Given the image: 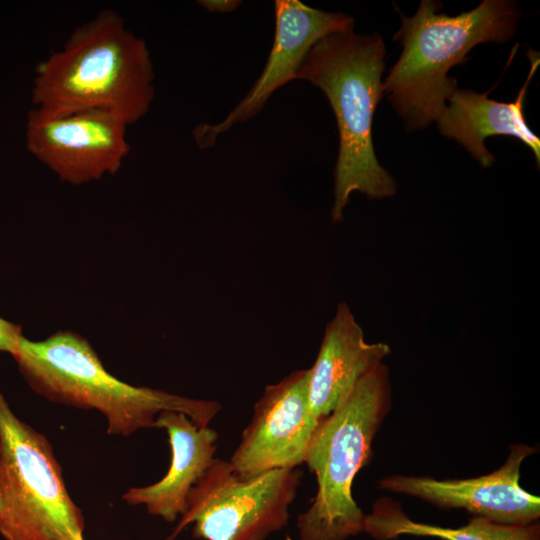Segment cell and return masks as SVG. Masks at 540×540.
Here are the masks:
<instances>
[{
    "label": "cell",
    "instance_id": "cell-1",
    "mask_svg": "<svg viewBox=\"0 0 540 540\" xmlns=\"http://www.w3.org/2000/svg\"><path fill=\"white\" fill-rule=\"evenodd\" d=\"M154 79L145 40L116 11L104 9L37 65L31 100L45 113L100 110L129 126L148 113Z\"/></svg>",
    "mask_w": 540,
    "mask_h": 540
},
{
    "label": "cell",
    "instance_id": "cell-2",
    "mask_svg": "<svg viewBox=\"0 0 540 540\" xmlns=\"http://www.w3.org/2000/svg\"><path fill=\"white\" fill-rule=\"evenodd\" d=\"M385 44L378 33L357 34L353 28L317 41L299 66L295 80L318 87L334 112L339 151L334 169L331 218L343 220L353 192L370 199L395 195L392 175L379 163L373 145L372 123L383 95Z\"/></svg>",
    "mask_w": 540,
    "mask_h": 540
},
{
    "label": "cell",
    "instance_id": "cell-3",
    "mask_svg": "<svg viewBox=\"0 0 540 540\" xmlns=\"http://www.w3.org/2000/svg\"><path fill=\"white\" fill-rule=\"evenodd\" d=\"M442 3L422 0L416 13L402 19L393 40L402 52L383 81V95L409 132L437 121L458 89L449 70L466 61L481 43H503L517 30L521 11L511 0H484L473 10L450 16Z\"/></svg>",
    "mask_w": 540,
    "mask_h": 540
},
{
    "label": "cell",
    "instance_id": "cell-4",
    "mask_svg": "<svg viewBox=\"0 0 540 540\" xmlns=\"http://www.w3.org/2000/svg\"><path fill=\"white\" fill-rule=\"evenodd\" d=\"M28 384L44 397L63 404L100 411L108 434L130 435L155 427L163 411L187 415L207 427L221 409L214 400L194 399L123 382L104 368L80 335L60 331L42 341L23 337L13 356Z\"/></svg>",
    "mask_w": 540,
    "mask_h": 540
},
{
    "label": "cell",
    "instance_id": "cell-5",
    "mask_svg": "<svg viewBox=\"0 0 540 540\" xmlns=\"http://www.w3.org/2000/svg\"><path fill=\"white\" fill-rule=\"evenodd\" d=\"M390 408L391 385L382 363L319 423L305 459L317 492L297 517L300 540H346L363 532L366 514L353 498L352 485L370 460L373 439Z\"/></svg>",
    "mask_w": 540,
    "mask_h": 540
},
{
    "label": "cell",
    "instance_id": "cell-6",
    "mask_svg": "<svg viewBox=\"0 0 540 540\" xmlns=\"http://www.w3.org/2000/svg\"><path fill=\"white\" fill-rule=\"evenodd\" d=\"M46 437L13 413L0 391V534L5 540H84Z\"/></svg>",
    "mask_w": 540,
    "mask_h": 540
},
{
    "label": "cell",
    "instance_id": "cell-7",
    "mask_svg": "<svg viewBox=\"0 0 540 540\" xmlns=\"http://www.w3.org/2000/svg\"><path fill=\"white\" fill-rule=\"evenodd\" d=\"M302 475L284 468L242 479L229 461L215 458L190 490L186 511L167 540L191 523L195 538L265 540L287 525Z\"/></svg>",
    "mask_w": 540,
    "mask_h": 540
},
{
    "label": "cell",
    "instance_id": "cell-8",
    "mask_svg": "<svg viewBox=\"0 0 540 540\" xmlns=\"http://www.w3.org/2000/svg\"><path fill=\"white\" fill-rule=\"evenodd\" d=\"M128 125L106 111L50 114L31 109L27 150L61 181L79 185L118 172L130 151Z\"/></svg>",
    "mask_w": 540,
    "mask_h": 540
},
{
    "label": "cell",
    "instance_id": "cell-9",
    "mask_svg": "<svg viewBox=\"0 0 540 540\" xmlns=\"http://www.w3.org/2000/svg\"><path fill=\"white\" fill-rule=\"evenodd\" d=\"M321 421L310 409L308 369L267 385L229 460L235 474L249 479L275 469L297 468L305 463Z\"/></svg>",
    "mask_w": 540,
    "mask_h": 540
},
{
    "label": "cell",
    "instance_id": "cell-10",
    "mask_svg": "<svg viewBox=\"0 0 540 540\" xmlns=\"http://www.w3.org/2000/svg\"><path fill=\"white\" fill-rule=\"evenodd\" d=\"M274 7V42L262 73L221 122L202 123L194 128L193 137L200 148L214 146L219 135L255 117L277 89L295 80L299 66L317 41L354 26L349 15L315 9L298 0H276Z\"/></svg>",
    "mask_w": 540,
    "mask_h": 540
},
{
    "label": "cell",
    "instance_id": "cell-11",
    "mask_svg": "<svg viewBox=\"0 0 540 540\" xmlns=\"http://www.w3.org/2000/svg\"><path fill=\"white\" fill-rule=\"evenodd\" d=\"M534 452L530 446L513 445L499 469L477 478L437 480L393 475L381 479L378 485L442 508H462L493 522L528 525L540 516V498L523 490L519 479L522 462Z\"/></svg>",
    "mask_w": 540,
    "mask_h": 540
},
{
    "label": "cell",
    "instance_id": "cell-12",
    "mask_svg": "<svg viewBox=\"0 0 540 540\" xmlns=\"http://www.w3.org/2000/svg\"><path fill=\"white\" fill-rule=\"evenodd\" d=\"M390 352L386 343L367 342L348 304L340 302L325 327L316 360L308 368L312 414L320 421L330 415Z\"/></svg>",
    "mask_w": 540,
    "mask_h": 540
},
{
    "label": "cell",
    "instance_id": "cell-13",
    "mask_svg": "<svg viewBox=\"0 0 540 540\" xmlns=\"http://www.w3.org/2000/svg\"><path fill=\"white\" fill-rule=\"evenodd\" d=\"M155 427L165 429L168 434L169 469L158 482L129 489L123 499L131 505H144L150 514L174 522L185 513L190 490L212 465L218 434L175 411L161 412Z\"/></svg>",
    "mask_w": 540,
    "mask_h": 540
},
{
    "label": "cell",
    "instance_id": "cell-14",
    "mask_svg": "<svg viewBox=\"0 0 540 540\" xmlns=\"http://www.w3.org/2000/svg\"><path fill=\"white\" fill-rule=\"evenodd\" d=\"M528 58L529 74L513 102L490 99L489 92L481 94L458 88L436 121L440 133L460 143L482 167H490L495 161L484 144V140L493 135L517 138L531 149L537 165L540 164V139L529 128L524 115L527 89L540 63L539 53L530 50Z\"/></svg>",
    "mask_w": 540,
    "mask_h": 540
},
{
    "label": "cell",
    "instance_id": "cell-15",
    "mask_svg": "<svg viewBox=\"0 0 540 540\" xmlns=\"http://www.w3.org/2000/svg\"><path fill=\"white\" fill-rule=\"evenodd\" d=\"M374 538L388 540L400 535L437 537L444 540H539V525H509L475 516L460 528H444L411 520L400 505L388 498L374 503L365 516L364 530Z\"/></svg>",
    "mask_w": 540,
    "mask_h": 540
},
{
    "label": "cell",
    "instance_id": "cell-16",
    "mask_svg": "<svg viewBox=\"0 0 540 540\" xmlns=\"http://www.w3.org/2000/svg\"><path fill=\"white\" fill-rule=\"evenodd\" d=\"M22 335L18 325L8 322L0 317V351L14 356L19 348Z\"/></svg>",
    "mask_w": 540,
    "mask_h": 540
},
{
    "label": "cell",
    "instance_id": "cell-17",
    "mask_svg": "<svg viewBox=\"0 0 540 540\" xmlns=\"http://www.w3.org/2000/svg\"><path fill=\"white\" fill-rule=\"evenodd\" d=\"M240 0H200L198 4L211 13H230L236 10Z\"/></svg>",
    "mask_w": 540,
    "mask_h": 540
}]
</instances>
